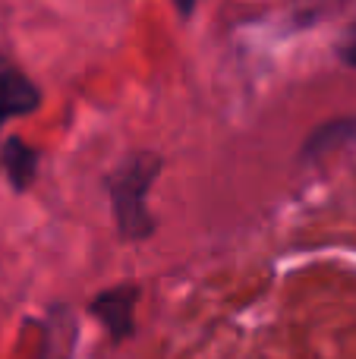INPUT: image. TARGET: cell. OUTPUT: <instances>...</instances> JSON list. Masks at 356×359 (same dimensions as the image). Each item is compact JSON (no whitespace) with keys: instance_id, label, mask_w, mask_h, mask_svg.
Returning <instances> with one entry per match:
<instances>
[{"instance_id":"1","label":"cell","mask_w":356,"mask_h":359,"mask_svg":"<svg viewBox=\"0 0 356 359\" xmlns=\"http://www.w3.org/2000/svg\"><path fill=\"white\" fill-rule=\"evenodd\" d=\"M158 158L155 155H136L111 177V198H114V215H117V227L126 240H145L155 230L149 208H145V196L149 186L158 177Z\"/></svg>"},{"instance_id":"2","label":"cell","mask_w":356,"mask_h":359,"mask_svg":"<svg viewBox=\"0 0 356 359\" xmlns=\"http://www.w3.org/2000/svg\"><path fill=\"white\" fill-rule=\"evenodd\" d=\"M139 290L132 284H120L114 290L101 293L92 299V312L104 322V328L111 331L114 341H123L132 334V309H136Z\"/></svg>"},{"instance_id":"3","label":"cell","mask_w":356,"mask_h":359,"mask_svg":"<svg viewBox=\"0 0 356 359\" xmlns=\"http://www.w3.org/2000/svg\"><path fill=\"white\" fill-rule=\"evenodd\" d=\"M38 107V92L13 63L0 57V123Z\"/></svg>"},{"instance_id":"4","label":"cell","mask_w":356,"mask_h":359,"mask_svg":"<svg viewBox=\"0 0 356 359\" xmlns=\"http://www.w3.org/2000/svg\"><path fill=\"white\" fill-rule=\"evenodd\" d=\"M4 164H6V174H10L13 186H16V189H25V186L35 180L38 155L29 149V145L19 142V139H13V142H6V149H4Z\"/></svg>"},{"instance_id":"5","label":"cell","mask_w":356,"mask_h":359,"mask_svg":"<svg viewBox=\"0 0 356 359\" xmlns=\"http://www.w3.org/2000/svg\"><path fill=\"white\" fill-rule=\"evenodd\" d=\"M341 54H344L347 63H353V67H356V22H353V29L347 32L344 44H341Z\"/></svg>"},{"instance_id":"6","label":"cell","mask_w":356,"mask_h":359,"mask_svg":"<svg viewBox=\"0 0 356 359\" xmlns=\"http://www.w3.org/2000/svg\"><path fill=\"white\" fill-rule=\"evenodd\" d=\"M180 6H183V10H189V6H193V0H180Z\"/></svg>"},{"instance_id":"7","label":"cell","mask_w":356,"mask_h":359,"mask_svg":"<svg viewBox=\"0 0 356 359\" xmlns=\"http://www.w3.org/2000/svg\"><path fill=\"white\" fill-rule=\"evenodd\" d=\"M63 359H67V356H63Z\"/></svg>"}]
</instances>
